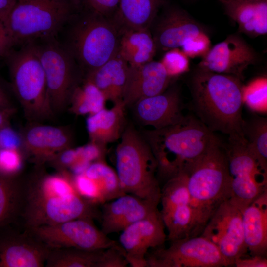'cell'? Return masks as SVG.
<instances>
[{"instance_id": "484cf974", "label": "cell", "mask_w": 267, "mask_h": 267, "mask_svg": "<svg viewBox=\"0 0 267 267\" xmlns=\"http://www.w3.org/2000/svg\"><path fill=\"white\" fill-rule=\"evenodd\" d=\"M128 68V64L118 53L102 66L86 73L85 79L114 104L122 101Z\"/></svg>"}, {"instance_id": "44dd1931", "label": "cell", "mask_w": 267, "mask_h": 267, "mask_svg": "<svg viewBox=\"0 0 267 267\" xmlns=\"http://www.w3.org/2000/svg\"><path fill=\"white\" fill-rule=\"evenodd\" d=\"M204 33L202 26L186 11L172 8L159 20L152 36L157 49L167 51L181 47L187 40Z\"/></svg>"}, {"instance_id": "f546056e", "label": "cell", "mask_w": 267, "mask_h": 267, "mask_svg": "<svg viewBox=\"0 0 267 267\" xmlns=\"http://www.w3.org/2000/svg\"><path fill=\"white\" fill-rule=\"evenodd\" d=\"M106 101L99 89L85 79L74 88L68 106L70 111L76 115H90L105 108Z\"/></svg>"}, {"instance_id": "3957f363", "label": "cell", "mask_w": 267, "mask_h": 267, "mask_svg": "<svg viewBox=\"0 0 267 267\" xmlns=\"http://www.w3.org/2000/svg\"><path fill=\"white\" fill-rule=\"evenodd\" d=\"M241 81L231 75L199 69L193 75L190 91L195 116L213 132L242 134Z\"/></svg>"}, {"instance_id": "d6986e66", "label": "cell", "mask_w": 267, "mask_h": 267, "mask_svg": "<svg viewBox=\"0 0 267 267\" xmlns=\"http://www.w3.org/2000/svg\"><path fill=\"white\" fill-rule=\"evenodd\" d=\"M158 203L130 194L102 204L101 230L106 235L121 232L158 209Z\"/></svg>"}, {"instance_id": "ffe728a7", "label": "cell", "mask_w": 267, "mask_h": 267, "mask_svg": "<svg viewBox=\"0 0 267 267\" xmlns=\"http://www.w3.org/2000/svg\"><path fill=\"white\" fill-rule=\"evenodd\" d=\"M171 79L161 61L129 66L122 101L127 108L141 99L160 94L168 88Z\"/></svg>"}, {"instance_id": "83f0119b", "label": "cell", "mask_w": 267, "mask_h": 267, "mask_svg": "<svg viewBox=\"0 0 267 267\" xmlns=\"http://www.w3.org/2000/svg\"><path fill=\"white\" fill-rule=\"evenodd\" d=\"M164 0H119L116 20L122 30L149 29Z\"/></svg>"}, {"instance_id": "e0dca14e", "label": "cell", "mask_w": 267, "mask_h": 267, "mask_svg": "<svg viewBox=\"0 0 267 267\" xmlns=\"http://www.w3.org/2000/svg\"><path fill=\"white\" fill-rule=\"evenodd\" d=\"M21 136L22 148L38 166L51 161L61 152L71 148L73 142L69 129L36 122H32Z\"/></svg>"}, {"instance_id": "30bf717a", "label": "cell", "mask_w": 267, "mask_h": 267, "mask_svg": "<svg viewBox=\"0 0 267 267\" xmlns=\"http://www.w3.org/2000/svg\"><path fill=\"white\" fill-rule=\"evenodd\" d=\"M33 42L44 72L52 110L57 114L68 105L74 88L80 82L79 66L57 38Z\"/></svg>"}, {"instance_id": "d6a6232c", "label": "cell", "mask_w": 267, "mask_h": 267, "mask_svg": "<svg viewBox=\"0 0 267 267\" xmlns=\"http://www.w3.org/2000/svg\"><path fill=\"white\" fill-rule=\"evenodd\" d=\"M267 83L265 78H259L246 87L243 86V102L256 111L267 109Z\"/></svg>"}, {"instance_id": "60d3db41", "label": "cell", "mask_w": 267, "mask_h": 267, "mask_svg": "<svg viewBox=\"0 0 267 267\" xmlns=\"http://www.w3.org/2000/svg\"><path fill=\"white\" fill-rule=\"evenodd\" d=\"M91 11L103 16L115 12L119 0H85Z\"/></svg>"}, {"instance_id": "d590c367", "label": "cell", "mask_w": 267, "mask_h": 267, "mask_svg": "<svg viewBox=\"0 0 267 267\" xmlns=\"http://www.w3.org/2000/svg\"><path fill=\"white\" fill-rule=\"evenodd\" d=\"M181 48L188 57H203L211 48V41L205 33L187 40Z\"/></svg>"}, {"instance_id": "603a6c76", "label": "cell", "mask_w": 267, "mask_h": 267, "mask_svg": "<svg viewBox=\"0 0 267 267\" xmlns=\"http://www.w3.org/2000/svg\"><path fill=\"white\" fill-rule=\"evenodd\" d=\"M244 239L250 255L266 256L267 252V190L242 211Z\"/></svg>"}, {"instance_id": "7402d4cb", "label": "cell", "mask_w": 267, "mask_h": 267, "mask_svg": "<svg viewBox=\"0 0 267 267\" xmlns=\"http://www.w3.org/2000/svg\"><path fill=\"white\" fill-rule=\"evenodd\" d=\"M124 252L116 248L85 250L72 248L50 249L46 267H126Z\"/></svg>"}, {"instance_id": "52a82bcc", "label": "cell", "mask_w": 267, "mask_h": 267, "mask_svg": "<svg viewBox=\"0 0 267 267\" xmlns=\"http://www.w3.org/2000/svg\"><path fill=\"white\" fill-rule=\"evenodd\" d=\"M77 0H17L7 17L14 47L57 38L75 15Z\"/></svg>"}, {"instance_id": "ba28073f", "label": "cell", "mask_w": 267, "mask_h": 267, "mask_svg": "<svg viewBox=\"0 0 267 267\" xmlns=\"http://www.w3.org/2000/svg\"><path fill=\"white\" fill-rule=\"evenodd\" d=\"M12 48L5 57L11 87L26 117L39 122L53 118L44 72L34 42Z\"/></svg>"}, {"instance_id": "6da1fadb", "label": "cell", "mask_w": 267, "mask_h": 267, "mask_svg": "<svg viewBox=\"0 0 267 267\" xmlns=\"http://www.w3.org/2000/svg\"><path fill=\"white\" fill-rule=\"evenodd\" d=\"M37 170L25 179L19 220L22 226L29 228L77 219L100 218L96 204L78 192L69 174Z\"/></svg>"}, {"instance_id": "7c38bea8", "label": "cell", "mask_w": 267, "mask_h": 267, "mask_svg": "<svg viewBox=\"0 0 267 267\" xmlns=\"http://www.w3.org/2000/svg\"><path fill=\"white\" fill-rule=\"evenodd\" d=\"M150 250L146 267H222L229 265L218 249L200 236L185 238Z\"/></svg>"}, {"instance_id": "9c48e42d", "label": "cell", "mask_w": 267, "mask_h": 267, "mask_svg": "<svg viewBox=\"0 0 267 267\" xmlns=\"http://www.w3.org/2000/svg\"><path fill=\"white\" fill-rule=\"evenodd\" d=\"M228 136V141L223 147L230 177L229 200L242 212L267 190V170L254 157L242 134Z\"/></svg>"}, {"instance_id": "f1b7e54d", "label": "cell", "mask_w": 267, "mask_h": 267, "mask_svg": "<svg viewBox=\"0 0 267 267\" xmlns=\"http://www.w3.org/2000/svg\"><path fill=\"white\" fill-rule=\"evenodd\" d=\"M17 174L0 173V229L19 220L25 179Z\"/></svg>"}, {"instance_id": "5b68a950", "label": "cell", "mask_w": 267, "mask_h": 267, "mask_svg": "<svg viewBox=\"0 0 267 267\" xmlns=\"http://www.w3.org/2000/svg\"><path fill=\"white\" fill-rule=\"evenodd\" d=\"M65 25L57 39L86 73L118 53L120 36L115 24L93 11Z\"/></svg>"}, {"instance_id": "bcb514c9", "label": "cell", "mask_w": 267, "mask_h": 267, "mask_svg": "<svg viewBox=\"0 0 267 267\" xmlns=\"http://www.w3.org/2000/svg\"><path fill=\"white\" fill-rule=\"evenodd\" d=\"M17 0H0V14L8 15Z\"/></svg>"}, {"instance_id": "7bdbcfd3", "label": "cell", "mask_w": 267, "mask_h": 267, "mask_svg": "<svg viewBox=\"0 0 267 267\" xmlns=\"http://www.w3.org/2000/svg\"><path fill=\"white\" fill-rule=\"evenodd\" d=\"M236 267H267L266 256L246 254L237 259L234 264Z\"/></svg>"}, {"instance_id": "8fae6325", "label": "cell", "mask_w": 267, "mask_h": 267, "mask_svg": "<svg viewBox=\"0 0 267 267\" xmlns=\"http://www.w3.org/2000/svg\"><path fill=\"white\" fill-rule=\"evenodd\" d=\"M26 229L50 249L72 248L92 251L114 248L125 254L118 241L98 229L93 220L77 219Z\"/></svg>"}, {"instance_id": "1f68e13d", "label": "cell", "mask_w": 267, "mask_h": 267, "mask_svg": "<svg viewBox=\"0 0 267 267\" xmlns=\"http://www.w3.org/2000/svg\"><path fill=\"white\" fill-rule=\"evenodd\" d=\"M83 174L96 183L106 202L126 194L121 187L116 172L103 160L90 163Z\"/></svg>"}, {"instance_id": "277c9868", "label": "cell", "mask_w": 267, "mask_h": 267, "mask_svg": "<svg viewBox=\"0 0 267 267\" xmlns=\"http://www.w3.org/2000/svg\"><path fill=\"white\" fill-rule=\"evenodd\" d=\"M187 187L193 212L191 237L200 235L218 207L231 197L227 160L221 141L211 147L188 174Z\"/></svg>"}, {"instance_id": "7dc6e473", "label": "cell", "mask_w": 267, "mask_h": 267, "mask_svg": "<svg viewBox=\"0 0 267 267\" xmlns=\"http://www.w3.org/2000/svg\"><path fill=\"white\" fill-rule=\"evenodd\" d=\"M230 0H219V1L220 2H222V1H230Z\"/></svg>"}, {"instance_id": "e575fe53", "label": "cell", "mask_w": 267, "mask_h": 267, "mask_svg": "<svg viewBox=\"0 0 267 267\" xmlns=\"http://www.w3.org/2000/svg\"><path fill=\"white\" fill-rule=\"evenodd\" d=\"M78 192L84 197L97 205L106 202L98 185L84 174L76 175L73 178Z\"/></svg>"}, {"instance_id": "8d00e7d4", "label": "cell", "mask_w": 267, "mask_h": 267, "mask_svg": "<svg viewBox=\"0 0 267 267\" xmlns=\"http://www.w3.org/2000/svg\"><path fill=\"white\" fill-rule=\"evenodd\" d=\"M20 150L0 148V171L7 174L18 173L21 166Z\"/></svg>"}, {"instance_id": "836d02e7", "label": "cell", "mask_w": 267, "mask_h": 267, "mask_svg": "<svg viewBox=\"0 0 267 267\" xmlns=\"http://www.w3.org/2000/svg\"><path fill=\"white\" fill-rule=\"evenodd\" d=\"M188 57L179 48L166 51L161 62L172 79L187 72L189 69Z\"/></svg>"}, {"instance_id": "cb8c5ba5", "label": "cell", "mask_w": 267, "mask_h": 267, "mask_svg": "<svg viewBox=\"0 0 267 267\" xmlns=\"http://www.w3.org/2000/svg\"><path fill=\"white\" fill-rule=\"evenodd\" d=\"M225 14L238 25L239 32L251 37L267 33V0L221 2Z\"/></svg>"}, {"instance_id": "ab89813d", "label": "cell", "mask_w": 267, "mask_h": 267, "mask_svg": "<svg viewBox=\"0 0 267 267\" xmlns=\"http://www.w3.org/2000/svg\"><path fill=\"white\" fill-rule=\"evenodd\" d=\"M7 14H0V59L5 58L14 47L7 22Z\"/></svg>"}, {"instance_id": "f6af8a7d", "label": "cell", "mask_w": 267, "mask_h": 267, "mask_svg": "<svg viewBox=\"0 0 267 267\" xmlns=\"http://www.w3.org/2000/svg\"><path fill=\"white\" fill-rule=\"evenodd\" d=\"M15 109H6L0 107V129L8 125L9 119Z\"/></svg>"}, {"instance_id": "74e56055", "label": "cell", "mask_w": 267, "mask_h": 267, "mask_svg": "<svg viewBox=\"0 0 267 267\" xmlns=\"http://www.w3.org/2000/svg\"><path fill=\"white\" fill-rule=\"evenodd\" d=\"M79 158L89 163L103 160L105 147L91 141L84 146L76 149Z\"/></svg>"}, {"instance_id": "c3c4849f", "label": "cell", "mask_w": 267, "mask_h": 267, "mask_svg": "<svg viewBox=\"0 0 267 267\" xmlns=\"http://www.w3.org/2000/svg\"><path fill=\"white\" fill-rule=\"evenodd\" d=\"M77 0L79 1V0Z\"/></svg>"}, {"instance_id": "7a4b0ae2", "label": "cell", "mask_w": 267, "mask_h": 267, "mask_svg": "<svg viewBox=\"0 0 267 267\" xmlns=\"http://www.w3.org/2000/svg\"><path fill=\"white\" fill-rule=\"evenodd\" d=\"M141 134L156 160L159 183L188 174L196 162L220 141L192 115H184L178 122L163 128L143 130Z\"/></svg>"}, {"instance_id": "4fadbf2b", "label": "cell", "mask_w": 267, "mask_h": 267, "mask_svg": "<svg viewBox=\"0 0 267 267\" xmlns=\"http://www.w3.org/2000/svg\"><path fill=\"white\" fill-rule=\"evenodd\" d=\"M200 235L216 246L229 266L248 253L244 239L242 212L229 200L218 207Z\"/></svg>"}, {"instance_id": "f35d334b", "label": "cell", "mask_w": 267, "mask_h": 267, "mask_svg": "<svg viewBox=\"0 0 267 267\" xmlns=\"http://www.w3.org/2000/svg\"><path fill=\"white\" fill-rule=\"evenodd\" d=\"M21 136L8 127L0 129V148L20 150L22 148Z\"/></svg>"}, {"instance_id": "ee69618b", "label": "cell", "mask_w": 267, "mask_h": 267, "mask_svg": "<svg viewBox=\"0 0 267 267\" xmlns=\"http://www.w3.org/2000/svg\"><path fill=\"white\" fill-rule=\"evenodd\" d=\"M0 107L6 109H14L9 97L2 85L0 83Z\"/></svg>"}, {"instance_id": "b9f144b4", "label": "cell", "mask_w": 267, "mask_h": 267, "mask_svg": "<svg viewBox=\"0 0 267 267\" xmlns=\"http://www.w3.org/2000/svg\"><path fill=\"white\" fill-rule=\"evenodd\" d=\"M79 159L76 149L69 148L59 153L51 161L60 169L71 167Z\"/></svg>"}, {"instance_id": "5bb4252c", "label": "cell", "mask_w": 267, "mask_h": 267, "mask_svg": "<svg viewBox=\"0 0 267 267\" xmlns=\"http://www.w3.org/2000/svg\"><path fill=\"white\" fill-rule=\"evenodd\" d=\"M167 240L165 226L158 209L122 231L118 242L131 267H146L147 253L163 247Z\"/></svg>"}, {"instance_id": "d4e9b609", "label": "cell", "mask_w": 267, "mask_h": 267, "mask_svg": "<svg viewBox=\"0 0 267 267\" xmlns=\"http://www.w3.org/2000/svg\"><path fill=\"white\" fill-rule=\"evenodd\" d=\"M126 107L122 101L110 109L104 108L90 115L86 119V128L91 141L105 147L119 139L126 126Z\"/></svg>"}, {"instance_id": "4dcf8cb0", "label": "cell", "mask_w": 267, "mask_h": 267, "mask_svg": "<svg viewBox=\"0 0 267 267\" xmlns=\"http://www.w3.org/2000/svg\"><path fill=\"white\" fill-rule=\"evenodd\" d=\"M242 132L248 147L261 166L267 170V119L254 116L243 121Z\"/></svg>"}, {"instance_id": "ac0fdd59", "label": "cell", "mask_w": 267, "mask_h": 267, "mask_svg": "<svg viewBox=\"0 0 267 267\" xmlns=\"http://www.w3.org/2000/svg\"><path fill=\"white\" fill-rule=\"evenodd\" d=\"M131 107L139 123L154 129L178 123L184 116L180 91L176 87L167 89L160 94L141 99Z\"/></svg>"}, {"instance_id": "9a60e30c", "label": "cell", "mask_w": 267, "mask_h": 267, "mask_svg": "<svg viewBox=\"0 0 267 267\" xmlns=\"http://www.w3.org/2000/svg\"><path fill=\"white\" fill-rule=\"evenodd\" d=\"M14 224L0 229V267H44L50 249Z\"/></svg>"}, {"instance_id": "4316f807", "label": "cell", "mask_w": 267, "mask_h": 267, "mask_svg": "<svg viewBox=\"0 0 267 267\" xmlns=\"http://www.w3.org/2000/svg\"><path fill=\"white\" fill-rule=\"evenodd\" d=\"M121 34L118 54L129 66H138L153 60L157 47L149 29H124Z\"/></svg>"}, {"instance_id": "8992f818", "label": "cell", "mask_w": 267, "mask_h": 267, "mask_svg": "<svg viewBox=\"0 0 267 267\" xmlns=\"http://www.w3.org/2000/svg\"><path fill=\"white\" fill-rule=\"evenodd\" d=\"M116 148V173L125 193L160 203L157 163L147 141L131 124L126 125Z\"/></svg>"}, {"instance_id": "2e32d148", "label": "cell", "mask_w": 267, "mask_h": 267, "mask_svg": "<svg viewBox=\"0 0 267 267\" xmlns=\"http://www.w3.org/2000/svg\"><path fill=\"white\" fill-rule=\"evenodd\" d=\"M257 60L255 50L239 35L231 34L211 47L198 64L199 69L243 79L248 67Z\"/></svg>"}]
</instances>
